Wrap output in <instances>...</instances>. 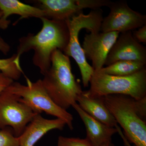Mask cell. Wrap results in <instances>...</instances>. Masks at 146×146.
<instances>
[{"mask_svg": "<svg viewBox=\"0 0 146 146\" xmlns=\"http://www.w3.org/2000/svg\"><path fill=\"white\" fill-rule=\"evenodd\" d=\"M42 27L36 34L29 33L19 39L16 60L20 63L21 55L33 50V63L43 76L50 67L51 57L55 50L63 52L68 46L70 33L67 22L41 18Z\"/></svg>", "mask_w": 146, "mask_h": 146, "instance_id": "1", "label": "cell"}, {"mask_svg": "<svg viewBox=\"0 0 146 146\" xmlns=\"http://www.w3.org/2000/svg\"><path fill=\"white\" fill-rule=\"evenodd\" d=\"M104 99L128 141L135 146H146V97L136 100L125 95H110Z\"/></svg>", "mask_w": 146, "mask_h": 146, "instance_id": "2", "label": "cell"}, {"mask_svg": "<svg viewBox=\"0 0 146 146\" xmlns=\"http://www.w3.org/2000/svg\"><path fill=\"white\" fill-rule=\"evenodd\" d=\"M44 76L42 84L56 104L67 110L76 103L83 91L72 72L69 56L55 50L52 55L50 67Z\"/></svg>", "mask_w": 146, "mask_h": 146, "instance_id": "3", "label": "cell"}, {"mask_svg": "<svg viewBox=\"0 0 146 146\" xmlns=\"http://www.w3.org/2000/svg\"><path fill=\"white\" fill-rule=\"evenodd\" d=\"M87 94L93 97L123 95L136 100L146 97V68L131 75L119 76L94 72Z\"/></svg>", "mask_w": 146, "mask_h": 146, "instance_id": "4", "label": "cell"}, {"mask_svg": "<svg viewBox=\"0 0 146 146\" xmlns=\"http://www.w3.org/2000/svg\"><path fill=\"white\" fill-rule=\"evenodd\" d=\"M103 19L100 9L92 10L88 14L80 13L66 21L70 33L68 46L63 53L75 60L81 73L84 88L89 86L94 70L89 65L80 43L79 35L81 30L86 29L89 32L101 31V25Z\"/></svg>", "mask_w": 146, "mask_h": 146, "instance_id": "5", "label": "cell"}, {"mask_svg": "<svg viewBox=\"0 0 146 146\" xmlns=\"http://www.w3.org/2000/svg\"><path fill=\"white\" fill-rule=\"evenodd\" d=\"M27 83L25 85L14 81L7 89L20 97L35 113L41 114L44 112L61 119L65 121L70 129H74L73 115L55 103L43 86L42 80L32 82L27 79Z\"/></svg>", "mask_w": 146, "mask_h": 146, "instance_id": "6", "label": "cell"}, {"mask_svg": "<svg viewBox=\"0 0 146 146\" xmlns=\"http://www.w3.org/2000/svg\"><path fill=\"white\" fill-rule=\"evenodd\" d=\"M35 113L20 97L6 89L0 94V129L10 127L19 137L33 119Z\"/></svg>", "mask_w": 146, "mask_h": 146, "instance_id": "7", "label": "cell"}, {"mask_svg": "<svg viewBox=\"0 0 146 146\" xmlns=\"http://www.w3.org/2000/svg\"><path fill=\"white\" fill-rule=\"evenodd\" d=\"M109 0H37L31 2L43 11L49 20L66 21L83 12V9H100L108 7Z\"/></svg>", "mask_w": 146, "mask_h": 146, "instance_id": "8", "label": "cell"}, {"mask_svg": "<svg viewBox=\"0 0 146 146\" xmlns=\"http://www.w3.org/2000/svg\"><path fill=\"white\" fill-rule=\"evenodd\" d=\"M108 7L110 12L102 21V32L132 31L146 24V15L133 10L126 1H112Z\"/></svg>", "mask_w": 146, "mask_h": 146, "instance_id": "9", "label": "cell"}, {"mask_svg": "<svg viewBox=\"0 0 146 146\" xmlns=\"http://www.w3.org/2000/svg\"><path fill=\"white\" fill-rule=\"evenodd\" d=\"M120 33L91 31L85 35L82 48L86 58L92 62L94 72H98L104 66L110 51Z\"/></svg>", "mask_w": 146, "mask_h": 146, "instance_id": "10", "label": "cell"}, {"mask_svg": "<svg viewBox=\"0 0 146 146\" xmlns=\"http://www.w3.org/2000/svg\"><path fill=\"white\" fill-rule=\"evenodd\" d=\"M122 60L138 61L146 64V48L133 38L132 32L120 33L108 55L104 65Z\"/></svg>", "mask_w": 146, "mask_h": 146, "instance_id": "11", "label": "cell"}, {"mask_svg": "<svg viewBox=\"0 0 146 146\" xmlns=\"http://www.w3.org/2000/svg\"><path fill=\"white\" fill-rule=\"evenodd\" d=\"M66 125L65 121L61 119H49L43 117L41 114H36L18 137L19 146H34L50 131L62 130Z\"/></svg>", "mask_w": 146, "mask_h": 146, "instance_id": "12", "label": "cell"}, {"mask_svg": "<svg viewBox=\"0 0 146 146\" xmlns=\"http://www.w3.org/2000/svg\"><path fill=\"white\" fill-rule=\"evenodd\" d=\"M74 108L83 122L86 128V139L93 146H100L107 142H112V136L117 133L116 127H111L94 119L80 107L77 103Z\"/></svg>", "mask_w": 146, "mask_h": 146, "instance_id": "13", "label": "cell"}, {"mask_svg": "<svg viewBox=\"0 0 146 146\" xmlns=\"http://www.w3.org/2000/svg\"><path fill=\"white\" fill-rule=\"evenodd\" d=\"M76 102L83 111L100 122L111 127L117 125L116 120L106 106L104 97L90 96L86 91H83Z\"/></svg>", "mask_w": 146, "mask_h": 146, "instance_id": "14", "label": "cell"}, {"mask_svg": "<svg viewBox=\"0 0 146 146\" xmlns=\"http://www.w3.org/2000/svg\"><path fill=\"white\" fill-rule=\"evenodd\" d=\"M0 9L2 11L1 23L3 29L8 28L11 23L7 20L9 16L16 14L21 16L20 19L29 18H44L43 11L38 7L29 5L18 0H0Z\"/></svg>", "mask_w": 146, "mask_h": 146, "instance_id": "15", "label": "cell"}, {"mask_svg": "<svg viewBox=\"0 0 146 146\" xmlns=\"http://www.w3.org/2000/svg\"><path fill=\"white\" fill-rule=\"evenodd\" d=\"M146 65L138 61L122 60L104 67L98 72L110 75L125 76L138 72L146 68Z\"/></svg>", "mask_w": 146, "mask_h": 146, "instance_id": "16", "label": "cell"}, {"mask_svg": "<svg viewBox=\"0 0 146 146\" xmlns=\"http://www.w3.org/2000/svg\"><path fill=\"white\" fill-rule=\"evenodd\" d=\"M16 54L4 59H0V72L14 81L21 78L23 71L21 64L16 60Z\"/></svg>", "mask_w": 146, "mask_h": 146, "instance_id": "17", "label": "cell"}, {"mask_svg": "<svg viewBox=\"0 0 146 146\" xmlns=\"http://www.w3.org/2000/svg\"><path fill=\"white\" fill-rule=\"evenodd\" d=\"M0 146H19V139L14 136L11 129L0 130Z\"/></svg>", "mask_w": 146, "mask_h": 146, "instance_id": "18", "label": "cell"}, {"mask_svg": "<svg viewBox=\"0 0 146 146\" xmlns=\"http://www.w3.org/2000/svg\"><path fill=\"white\" fill-rule=\"evenodd\" d=\"M57 146H93L86 138L81 139L63 136L58 137Z\"/></svg>", "mask_w": 146, "mask_h": 146, "instance_id": "19", "label": "cell"}, {"mask_svg": "<svg viewBox=\"0 0 146 146\" xmlns=\"http://www.w3.org/2000/svg\"><path fill=\"white\" fill-rule=\"evenodd\" d=\"M133 38L138 43H146V24L132 32Z\"/></svg>", "mask_w": 146, "mask_h": 146, "instance_id": "20", "label": "cell"}, {"mask_svg": "<svg viewBox=\"0 0 146 146\" xmlns=\"http://www.w3.org/2000/svg\"><path fill=\"white\" fill-rule=\"evenodd\" d=\"M13 82L0 72V94L7 89Z\"/></svg>", "mask_w": 146, "mask_h": 146, "instance_id": "21", "label": "cell"}, {"mask_svg": "<svg viewBox=\"0 0 146 146\" xmlns=\"http://www.w3.org/2000/svg\"><path fill=\"white\" fill-rule=\"evenodd\" d=\"M10 46L0 36V52L7 55L10 51Z\"/></svg>", "mask_w": 146, "mask_h": 146, "instance_id": "22", "label": "cell"}, {"mask_svg": "<svg viewBox=\"0 0 146 146\" xmlns=\"http://www.w3.org/2000/svg\"><path fill=\"white\" fill-rule=\"evenodd\" d=\"M116 128L117 129V133H119L120 136L122 138L123 141L125 145L126 146H132L130 145V143L127 140L126 138L125 137L123 133L122 132L121 129L120 127L119 126H117L116 127Z\"/></svg>", "mask_w": 146, "mask_h": 146, "instance_id": "23", "label": "cell"}, {"mask_svg": "<svg viewBox=\"0 0 146 146\" xmlns=\"http://www.w3.org/2000/svg\"><path fill=\"white\" fill-rule=\"evenodd\" d=\"M3 12L1 9H0V29H3V26L2 25L1 20L2 18L3 17Z\"/></svg>", "mask_w": 146, "mask_h": 146, "instance_id": "24", "label": "cell"}, {"mask_svg": "<svg viewBox=\"0 0 146 146\" xmlns=\"http://www.w3.org/2000/svg\"><path fill=\"white\" fill-rule=\"evenodd\" d=\"M100 146H115L114 144H112V142H107L105 143L102 144Z\"/></svg>", "mask_w": 146, "mask_h": 146, "instance_id": "25", "label": "cell"}]
</instances>
